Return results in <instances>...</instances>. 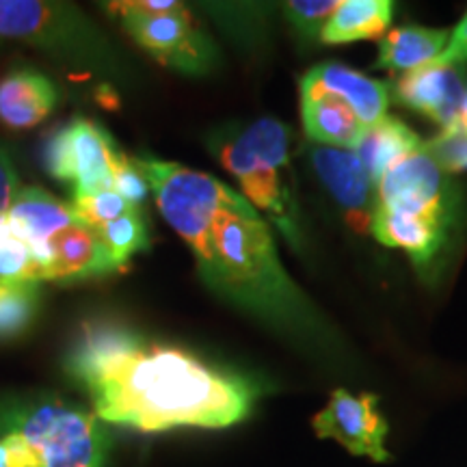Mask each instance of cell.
Wrapping results in <instances>:
<instances>
[{
  "label": "cell",
  "instance_id": "cell-1",
  "mask_svg": "<svg viewBox=\"0 0 467 467\" xmlns=\"http://www.w3.org/2000/svg\"><path fill=\"white\" fill-rule=\"evenodd\" d=\"M154 192L162 219L189 244L210 290L285 334L312 340L317 309L279 260L268 221L243 192L180 162L132 159Z\"/></svg>",
  "mask_w": 467,
  "mask_h": 467
},
{
  "label": "cell",
  "instance_id": "cell-2",
  "mask_svg": "<svg viewBox=\"0 0 467 467\" xmlns=\"http://www.w3.org/2000/svg\"><path fill=\"white\" fill-rule=\"evenodd\" d=\"M66 368L104 424L141 433L227 429L247 420L258 399L247 379L117 327L87 331Z\"/></svg>",
  "mask_w": 467,
  "mask_h": 467
},
{
  "label": "cell",
  "instance_id": "cell-3",
  "mask_svg": "<svg viewBox=\"0 0 467 467\" xmlns=\"http://www.w3.org/2000/svg\"><path fill=\"white\" fill-rule=\"evenodd\" d=\"M213 156L241 182L243 195L275 223L290 247H303L299 203L292 192L290 128L273 117L232 124L208 137Z\"/></svg>",
  "mask_w": 467,
  "mask_h": 467
},
{
  "label": "cell",
  "instance_id": "cell-4",
  "mask_svg": "<svg viewBox=\"0 0 467 467\" xmlns=\"http://www.w3.org/2000/svg\"><path fill=\"white\" fill-rule=\"evenodd\" d=\"M0 433L31 451L39 467H107L110 435L93 411L50 394L0 399Z\"/></svg>",
  "mask_w": 467,
  "mask_h": 467
},
{
  "label": "cell",
  "instance_id": "cell-5",
  "mask_svg": "<svg viewBox=\"0 0 467 467\" xmlns=\"http://www.w3.org/2000/svg\"><path fill=\"white\" fill-rule=\"evenodd\" d=\"M0 39H16L98 67L117 61L102 33L72 5L63 3L0 0Z\"/></svg>",
  "mask_w": 467,
  "mask_h": 467
},
{
  "label": "cell",
  "instance_id": "cell-6",
  "mask_svg": "<svg viewBox=\"0 0 467 467\" xmlns=\"http://www.w3.org/2000/svg\"><path fill=\"white\" fill-rule=\"evenodd\" d=\"M107 11L121 22L134 42L165 67L203 76L217 66L219 55L213 39L182 3L165 14H141L128 7V3H110Z\"/></svg>",
  "mask_w": 467,
  "mask_h": 467
},
{
  "label": "cell",
  "instance_id": "cell-7",
  "mask_svg": "<svg viewBox=\"0 0 467 467\" xmlns=\"http://www.w3.org/2000/svg\"><path fill=\"white\" fill-rule=\"evenodd\" d=\"M124 161L113 137L85 117H74L52 132L44 148L46 171L72 186V195L113 191L115 169Z\"/></svg>",
  "mask_w": 467,
  "mask_h": 467
},
{
  "label": "cell",
  "instance_id": "cell-8",
  "mask_svg": "<svg viewBox=\"0 0 467 467\" xmlns=\"http://www.w3.org/2000/svg\"><path fill=\"white\" fill-rule=\"evenodd\" d=\"M459 191L424 145L388 169L377 182V206L416 214L452 232L459 219Z\"/></svg>",
  "mask_w": 467,
  "mask_h": 467
},
{
  "label": "cell",
  "instance_id": "cell-9",
  "mask_svg": "<svg viewBox=\"0 0 467 467\" xmlns=\"http://www.w3.org/2000/svg\"><path fill=\"white\" fill-rule=\"evenodd\" d=\"M314 431L323 440H334L355 457L388 463L392 454L385 448L389 424L379 411L377 394H350L336 389L323 411L312 420Z\"/></svg>",
  "mask_w": 467,
  "mask_h": 467
},
{
  "label": "cell",
  "instance_id": "cell-10",
  "mask_svg": "<svg viewBox=\"0 0 467 467\" xmlns=\"http://www.w3.org/2000/svg\"><path fill=\"white\" fill-rule=\"evenodd\" d=\"M307 159L320 184L340 206L350 230L370 234L377 206V186L366 173L358 154L348 148L312 143L307 148Z\"/></svg>",
  "mask_w": 467,
  "mask_h": 467
},
{
  "label": "cell",
  "instance_id": "cell-11",
  "mask_svg": "<svg viewBox=\"0 0 467 467\" xmlns=\"http://www.w3.org/2000/svg\"><path fill=\"white\" fill-rule=\"evenodd\" d=\"M467 91L463 63H437L405 72L394 83V98L402 107L426 115L441 128H448L461 115Z\"/></svg>",
  "mask_w": 467,
  "mask_h": 467
},
{
  "label": "cell",
  "instance_id": "cell-12",
  "mask_svg": "<svg viewBox=\"0 0 467 467\" xmlns=\"http://www.w3.org/2000/svg\"><path fill=\"white\" fill-rule=\"evenodd\" d=\"M115 268L117 265L96 230L78 219L63 227L46 251V271L52 282H76Z\"/></svg>",
  "mask_w": 467,
  "mask_h": 467
},
{
  "label": "cell",
  "instance_id": "cell-13",
  "mask_svg": "<svg viewBox=\"0 0 467 467\" xmlns=\"http://www.w3.org/2000/svg\"><path fill=\"white\" fill-rule=\"evenodd\" d=\"M370 234L385 247L402 249L420 273L431 271L451 241V230L416 214L375 208Z\"/></svg>",
  "mask_w": 467,
  "mask_h": 467
},
{
  "label": "cell",
  "instance_id": "cell-14",
  "mask_svg": "<svg viewBox=\"0 0 467 467\" xmlns=\"http://www.w3.org/2000/svg\"><path fill=\"white\" fill-rule=\"evenodd\" d=\"M74 219L69 203L57 200L55 195L37 189V186H25V189L17 191L7 213L11 227L31 244L35 255L44 262V266L48 243Z\"/></svg>",
  "mask_w": 467,
  "mask_h": 467
},
{
  "label": "cell",
  "instance_id": "cell-15",
  "mask_svg": "<svg viewBox=\"0 0 467 467\" xmlns=\"http://www.w3.org/2000/svg\"><path fill=\"white\" fill-rule=\"evenodd\" d=\"M301 80L342 98L353 109L364 128L377 124L388 115L389 85L368 78V76L355 72L342 63H320V66L309 69Z\"/></svg>",
  "mask_w": 467,
  "mask_h": 467
},
{
  "label": "cell",
  "instance_id": "cell-16",
  "mask_svg": "<svg viewBox=\"0 0 467 467\" xmlns=\"http://www.w3.org/2000/svg\"><path fill=\"white\" fill-rule=\"evenodd\" d=\"M301 121L307 139L318 145L353 150L364 124L342 98L301 80Z\"/></svg>",
  "mask_w": 467,
  "mask_h": 467
},
{
  "label": "cell",
  "instance_id": "cell-17",
  "mask_svg": "<svg viewBox=\"0 0 467 467\" xmlns=\"http://www.w3.org/2000/svg\"><path fill=\"white\" fill-rule=\"evenodd\" d=\"M57 98V87L42 72L17 69L0 78V121L16 130L42 124Z\"/></svg>",
  "mask_w": 467,
  "mask_h": 467
},
{
  "label": "cell",
  "instance_id": "cell-18",
  "mask_svg": "<svg viewBox=\"0 0 467 467\" xmlns=\"http://www.w3.org/2000/svg\"><path fill=\"white\" fill-rule=\"evenodd\" d=\"M422 145L424 143L420 141V137L411 128L402 124L396 117L385 115L381 121L364 128L353 151L358 154L366 173L370 175V180L377 186L388 169H392L396 162L405 159L411 151L420 150Z\"/></svg>",
  "mask_w": 467,
  "mask_h": 467
},
{
  "label": "cell",
  "instance_id": "cell-19",
  "mask_svg": "<svg viewBox=\"0 0 467 467\" xmlns=\"http://www.w3.org/2000/svg\"><path fill=\"white\" fill-rule=\"evenodd\" d=\"M451 33L446 28L400 26L383 35L379 44L375 67L392 69V72H411L435 61L446 50Z\"/></svg>",
  "mask_w": 467,
  "mask_h": 467
},
{
  "label": "cell",
  "instance_id": "cell-20",
  "mask_svg": "<svg viewBox=\"0 0 467 467\" xmlns=\"http://www.w3.org/2000/svg\"><path fill=\"white\" fill-rule=\"evenodd\" d=\"M392 7L389 0H342L320 33V42L337 46L359 39H383L392 22Z\"/></svg>",
  "mask_w": 467,
  "mask_h": 467
},
{
  "label": "cell",
  "instance_id": "cell-21",
  "mask_svg": "<svg viewBox=\"0 0 467 467\" xmlns=\"http://www.w3.org/2000/svg\"><path fill=\"white\" fill-rule=\"evenodd\" d=\"M0 279L3 282H48V271L44 262L35 255L25 238L7 221L0 219Z\"/></svg>",
  "mask_w": 467,
  "mask_h": 467
},
{
  "label": "cell",
  "instance_id": "cell-22",
  "mask_svg": "<svg viewBox=\"0 0 467 467\" xmlns=\"http://www.w3.org/2000/svg\"><path fill=\"white\" fill-rule=\"evenodd\" d=\"M39 307V284L0 279V340L16 337L31 327Z\"/></svg>",
  "mask_w": 467,
  "mask_h": 467
},
{
  "label": "cell",
  "instance_id": "cell-23",
  "mask_svg": "<svg viewBox=\"0 0 467 467\" xmlns=\"http://www.w3.org/2000/svg\"><path fill=\"white\" fill-rule=\"evenodd\" d=\"M96 234L100 236L102 244L107 247L110 258H113L117 266L124 265V262L128 258H132L137 251L150 247L148 230H145L143 214L139 208L128 210L121 217L96 227Z\"/></svg>",
  "mask_w": 467,
  "mask_h": 467
},
{
  "label": "cell",
  "instance_id": "cell-24",
  "mask_svg": "<svg viewBox=\"0 0 467 467\" xmlns=\"http://www.w3.org/2000/svg\"><path fill=\"white\" fill-rule=\"evenodd\" d=\"M74 217L83 221L85 225H89L96 230L109 221H113L121 214H126L128 210H132V203H128L119 192L115 191H102V192H87V195H72L69 202ZM141 210V208H139Z\"/></svg>",
  "mask_w": 467,
  "mask_h": 467
},
{
  "label": "cell",
  "instance_id": "cell-25",
  "mask_svg": "<svg viewBox=\"0 0 467 467\" xmlns=\"http://www.w3.org/2000/svg\"><path fill=\"white\" fill-rule=\"evenodd\" d=\"M336 0H292L284 5V14L295 31L306 39H320V33L337 9Z\"/></svg>",
  "mask_w": 467,
  "mask_h": 467
},
{
  "label": "cell",
  "instance_id": "cell-26",
  "mask_svg": "<svg viewBox=\"0 0 467 467\" xmlns=\"http://www.w3.org/2000/svg\"><path fill=\"white\" fill-rule=\"evenodd\" d=\"M424 150L440 162L446 173L467 171V128L459 126L457 121L441 128L435 139L424 143Z\"/></svg>",
  "mask_w": 467,
  "mask_h": 467
},
{
  "label": "cell",
  "instance_id": "cell-27",
  "mask_svg": "<svg viewBox=\"0 0 467 467\" xmlns=\"http://www.w3.org/2000/svg\"><path fill=\"white\" fill-rule=\"evenodd\" d=\"M113 191L119 192V195L124 197L128 203H132L134 208H141L151 192L141 169L134 165V161L128 159V156L126 161L115 169Z\"/></svg>",
  "mask_w": 467,
  "mask_h": 467
},
{
  "label": "cell",
  "instance_id": "cell-28",
  "mask_svg": "<svg viewBox=\"0 0 467 467\" xmlns=\"http://www.w3.org/2000/svg\"><path fill=\"white\" fill-rule=\"evenodd\" d=\"M17 191H20V186H17L14 165H11L7 151L0 148V219L9 213V206Z\"/></svg>",
  "mask_w": 467,
  "mask_h": 467
},
{
  "label": "cell",
  "instance_id": "cell-29",
  "mask_svg": "<svg viewBox=\"0 0 467 467\" xmlns=\"http://www.w3.org/2000/svg\"><path fill=\"white\" fill-rule=\"evenodd\" d=\"M437 63H463L467 66V14L454 28L451 39H448L446 50L435 58Z\"/></svg>",
  "mask_w": 467,
  "mask_h": 467
},
{
  "label": "cell",
  "instance_id": "cell-30",
  "mask_svg": "<svg viewBox=\"0 0 467 467\" xmlns=\"http://www.w3.org/2000/svg\"><path fill=\"white\" fill-rule=\"evenodd\" d=\"M461 115L467 117V91H465V98H463V107H461Z\"/></svg>",
  "mask_w": 467,
  "mask_h": 467
}]
</instances>
